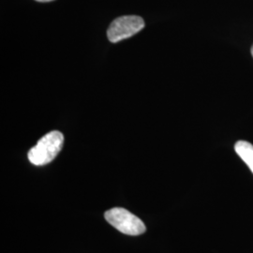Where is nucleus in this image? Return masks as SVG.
Segmentation results:
<instances>
[{"label": "nucleus", "mask_w": 253, "mask_h": 253, "mask_svg": "<svg viewBox=\"0 0 253 253\" xmlns=\"http://www.w3.org/2000/svg\"><path fill=\"white\" fill-rule=\"evenodd\" d=\"M64 136L60 131L53 130L42 137L35 146L27 154L29 162L36 165L42 166L53 162L62 149Z\"/></svg>", "instance_id": "nucleus-1"}, {"label": "nucleus", "mask_w": 253, "mask_h": 253, "mask_svg": "<svg viewBox=\"0 0 253 253\" xmlns=\"http://www.w3.org/2000/svg\"><path fill=\"white\" fill-rule=\"evenodd\" d=\"M104 217L112 226L125 235H142L146 231L143 220L125 208H112L105 212Z\"/></svg>", "instance_id": "nucleus-2"}, {"label": "nucleus", "mask_w": 253, "mask_h": 253, "mask_svg": "<svg viewBox=\"0 0 253 253\" xmlns=\"http://www.w3.org/2000/svg\"><path fill=\"white\" fill-rule=\"evenodd\" d=\"M145 27V21L140 16L127 15L115 19L107 30L109 41L113 43L134 36Z\"/></svg>", "instance_id": "nucleus-3"}, {"label": "nucleus", "mask_w": 253, "mask_h": 253, "mask_svg": "<svg viewBox=\"0 0 253 253\" xmlns=\"http://www.w3.org/2000/svg\"><path fill=\"white\" fill-rule=\"evenodd\" d=\"M235 150L253 173V145L247 141H238L235 145Z\"/></svg>", "instance_id": "nucleus-4"}, {"label": "nucleus", "mask_w": 253, "mask_h": 253, "mask_svg": "<svg viewBox=\"0 0 253 253\" xmlns=\"http://www.w3.org/2000/svg\"><path fill=\"white\" fill-rule=\"evenodd\" d=\"M38 2H50V1H53V0H36Z\"/></svg>", "instance_id": "nucleus-5"}, {"label": "nucleus", "mask_w": 253, "mask_h": 253, "mask_svg": "<svg viewBox=\"0 0 253 253\" xmlns=\"http://www.w3.org/2000/svg\"><path fill=\"white\" fill-rule=\"evenodd\" d=\"M251 52H252V54H253V47H252V50H251Z\"/></svg>", "instance_id": "nucleus-6"}]
</instances>
